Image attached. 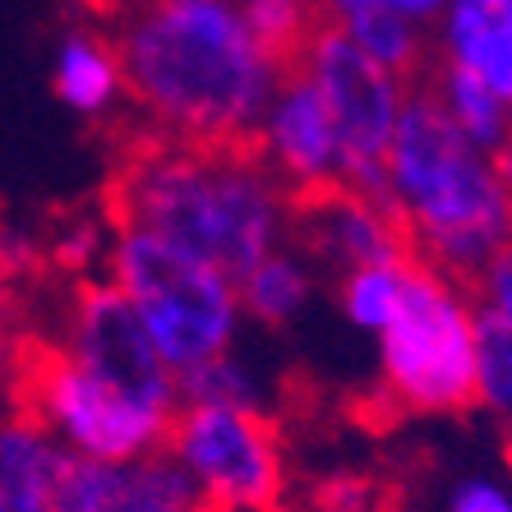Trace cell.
Wrapping results in <instances>:
<instances>
[{
    "mask_svg": "<svg viewBox=\"0 0 512 512\" xmlns=\"http://www.w3.org/2000/svg\"><path fill=\"white\" fill-rule=\"evenodd\" d=\"M236 10H240V19H245V28H250L282 65H291V60L305 51V42L323 28L319 0H236Z\"/></svg>",
    "mask_w": 512,
    "mask_h": 512,
    "instance_id": "obj_20",
    "label": "cell"
},
{
    "mask_svg": "<svg viewBox=\"0 0 512 512\" xmlns=\"http://www.w3.org/2000/svg\"><path fill=\"white\" fill-rule=\"evenodd\" d=\"M365 5H388V10L406 14V19H416V24H434L443 10V0H319L323 24H342L346 14L365 10Z\"/></svg>",
    "mask_w": 512,
    "mask_h": 512,
    "instance_id": "obj_29",
    "label": "cell"
},
{
    "mask_svg": "<svg viewBox=\"0 0 512 512\" xmlns=\"http://www.w3.org/2000/svg\"><path fill=\"white\" fill-rule=\"evenodd\" d=\"M176 512H217V508H208V503H185V508H176Z\"/></svg>",
    "mask_w": 512,
    "mask_h": 512,
    "instance_id": "obj_31",
    "label": "cell"
},
{
    "mask_svg": "<svg viewBox=\"0 0 512 512\" xmlns=\"http://www.w3.org/2000/svg\"><path fill=\"white\" fill-rule=\"evenodd\" d=\"M411 268H416V254H393V259L379 263H360V268H346L333 277V296L342 319L356 328V333L379 337L388 328V319L397 314L406 296V282H411Z\"/></svg>",
    "mask_w": 512,
    "mask_h": 512,
    "instance_id": "obj_19",
    "label": "cell"
},
{
    "mask_svg": "<svg viewBox=\"0 0 512 512\" xmlns=\"http://www.w3.org/2000/svg\"><path fill=\"white\" fill-rule=\"evenodd\" d=\"M107 250H111V222L107 217H84V222H70V227L56 231V240L47 245V263L56 273L84 282V277H97L93 268L107 263Z\"/></svg>",
    "mask_w": 512,
    "mask_h": 512,
    "instance_id": "obj_23",
    "label": "cell"
},
{
    "mask_svg": "<svg viewBox=\"0 0 512 512\" xmlns=\"http://www.w3.org/2000/svg\"><path fill=\"white\" fill-rule=\"evenodd\" d=\"M227 512H282V503L277 508H227Z\"/></svg>",
    "mask_w": 512,
    "mask_h": 512,
    "instance_id": "obj_32",
    "label": "cell"
},
{
    "mask_svg": "<svg viewBox=\"0 0 512 512\" xmlns=\"http://www.w3.org/2000/svg\"><path fill=\"white\" fill-rule=\"evenodd\" d=\"M143 130L180 143H250L286 65L236 0H125L107 19Z\"/></svg>",
    "mask_w": 512,
    "mask_h": 512,
    "instance_id": "obj_1",
    "label": "cell"
},
{
    "mask_svg": "<svg viewBox=\"0 0 512 512\" xmlns=\"http://www.w3.org/2000/svg\"><path fill=\"white\" fill-rule=\"evenodd\" d=\"M102 273L130 296L157 356L167 360L176 379L236 351L240 328H245L236 277L217 273L213 263L194 259L148 231L111 227Z\"/></svg>",
    "mask_w": 512,
    "mask_h": 512,
    "instance_id": "obj_5",
    "label": "cell"
},
{
    "mask_svg": "<svg viewBox=\"0 0 512 512\" xmlns=\"http://www.w3.org/2000/svg\"><path fill=\"white\" fill-rule=\"evenodd\" d=\"M291 240L310 254L319 273L333 277L346 268H360V263L406 254V236L397 217L388 213V203L370 190H351V185H333L310 199H296Z\"/></svg>",
    "mask_w": 512,
    "mask_h": 512,
    "instance_id": "obj_11",
    "label": "cell"
},
{
    "mask_svg": "<svg viewBox=\"0 0 512 512\" xmlns=\"http://www.w3.org/2000/svg\"><path fill=\"white\" fill-rule=\"evenodd\" d=\"M171 462L185 471L194 503L277 508L291 489L286 439L259 406H180L167 434Z\"/></svg>",
    "mask_w": 512,
    "mask_h": 512,
    "instance_id": "obj_7",
    "label": "cell"
},
{
    "mask_svg": "<svg viewBox=\"0 0 512 512\" xmlns=\"http://www.w3.org/2000/svg\"><path fill=\"white\" fill-rule=\"evenodd\" d=\"M24 323H19V286L0 273V393H10L19 356H24Z\"/></svg>",
    "mask_w": 512,
    "mask_h": 512,
    "instance_id": "obj_27",
    "label": "cell"
},
{
    "mask_svg": "<svg viewBox=\"0 0 512 512\" xmlns=\"http://www.w3.org/2000/svg\"><path fill=\"white\" fill-rule=\"evenodd\" d=\"M70 453L19 406L0 411V512H51V489Z\"/></svg>",
    "mask_w": 512,
    "mask_h": 512,
    "instance_id": "obj_15",
    "label": "cell"
},
{
    "mask_svg": "<svg viewBox=\"0 0 512 512\" xmlns=\"http://www.w3.org/2000/svg\"><path fill=\"white\" fill-rule=\"evenodd\" d=\"M51 88L60 107L79 120L120 116L130 93H125V65L107 24H74L60 33L56 56H51Z\"/></svg>",
    "mask_w": 512,
    "mask_h": 512,
    "instance_id": "obj_14",
    "label": "cell"
},
{
    "mask_svg": "<svg viewBox=\"0 0 512 512\" xmlns=\"http://www.w3.org/2000/svg\"><path fill=\"white\" fill-rule=\"evenodd\" d=\"M466 291H471L476 314H485V319L512 328V240L485 263V268H480L476 277H471V282H466Z\"/></svg>",
    "mask_w": 512,
    "mask_h": 512,
    "instance_id": "obj_24",
    "label": "cell"
},
{
    "mask_svg": "<svg viewBox=\"0 0 512 512\" xmlns=\"http://www.w3.org/2000/svg\"><path fill=\"white\" fill-rule=\"evenodd\" d=\"M314 512H379V485L356 471H337L314 485Z\"/></svg>",
    "mask_w": 512,
    "mask_h": 512,
    "instance_id": "obj_26",
    "label": "cell"
},
{
    "mask_svg": "<svg viewBox=\"0 0 512 512\" xmlns=\"http://www.w3.org/2000/svg\"><path fill=\"white\" fill-rule=\"evenodd\" d=\"M420 88L439 102L448 125L466 143H476L485 153H499V143L512 130V107L494 88H485L476 74L457 70V65H443V60H429V70L420 74Z\"/></svg>",
    "mask_w": 512,
    "mask_h": 512,
    "instance_id": "obj_17",
    "label": "cell"
},
{
    "mask_svg": "<svg viewBox=\"0 0 512 512\" xmlns=\"http://www.w3.org/2000/svg\"><path fill=\"white\" fill-rule=\"evenodd\" d=\"M379 199L397 217L406 250L457 282H471L512 240V190L494 153L466 143L420 84L406 93L383 157Z\"/></svg>",
    "mask_w": 512,
    "mask_h": 512,
    "instance_id": "obj_3",
    "label": "cell"
},
{
    "mask_svg": "<svg viewBox=\"0 0 512 512\" xmlns=\"http://www.w3.org/2000/svg\"><path fill=\"white\" fill-rule=\"evenodd\" d=\"M476 411L512 434V328L476 314Z\"/></svg>",
    "mask_w": 512,
    "mask_h": 512,
    "instance_id": "obj_21",
    "label": "cell"
},
{
    "mask_svg": "<svg viewBox=\"0 0 512 512\" xmlns=\"http://www.w3.org/2000/svg\"><path fill=\"white\" fill-rule=\"evenodd\" d=\"M494 167H499V176L508 180V190H512V130H508V139L499 143V153H494Z\"/></svg>",
    "mask_w": 512,
    "mask_h": 512,
    "instance_id": "obj_30",
    "label": "cell"
},
{
    "mask_svg": "<svg viewBox=\"0 0 512 512\" xmlns=\"http://www.w3.org/2000/svg\"><path fill=\"white\" fill-rule=\"evenodd\" d=\"M429 42L434 60L476 74L512 107V0H443Z\"/></svg>",
    "mask_w": 512,
    "mask_h": 512,
    "instance_id": "obj_13",
    "label": "cell"
},
{
    "mask_svg": "<svg viewBox=\"0 0 512 512\" xmlns=\"http://www.w3.org/2000/svg\"><path fill=\"white\" fill-rule=\"evenodd\" d=\"M51 346L134 402L180 411V379L157 356L139 310L107 273L74 282L70 300H65V319H60V337Z\"/></svg>",
    "mask_w": 512,
    "mask_h": 512,
    "instance_id": "obj_9",
    "label": "cell"
},
{
    "mask_svg": "<svg viewBox=\"0 0 512 512\" xmlns=\"http://www.w3.org/2000/svg\"><path fill=\"white\" fill-rule=\"evenodd\" d=\"M443 512H512V471H466Z\"/></svg>",
    "mask_w": 512,
    "mask_h": 512,
    "instance_id": "obj_25",
    "label": "cell"
},
{
    "mask_svg": "<svg viewBox=\"0 0 512 512\" xmlns=\"http://www.w3.org/2000/svg\"><path fill=\"white\" fill-rule=\"evenodd\" d=\"M337 28H342L365 56L379 60L383 70H393L406 84H420V74H425L429 60H434L429 24H416V19H406V14L388 10V5H365V10L346 14Z\"/></svg>",
    "mask_w": 512,
    "mask_h": 512,
    "instance_id": "obj_18",
    "label": "cell"
},
{
    "mask_svg": "<svg viewBox=\"0 0 512 512\" xmlns=\"http://www.w3.org/2000/svg\"><path fill=\"white\" fill-rule=\"evenodd\" d=\"M107 222L167 240L217 273L240 277L291 240L296 199L250 143H180L143 134L120 153Z\"/></svg>",
    "mask_w": 512,
    "mask_h": 512,
    "instance_id": "obj_2",
    "label": "cell"
},
{
    "mask_svg": "<svg viewBox=\"0 0 512 512\" xmlns=\"http://www.w3.org/2000/svg\"><path fill=\"white\" fill-rule=\"evenodd\" d=\"M180 406H259L268 411V388L240 351L208 360L199 370L180 374Z\"/></svg>",
    "mask_w": 512,
    "mask_h": 512,
    "instance_id": "obj_22",
    "label": "cell"
},
{
    "mask_svg": "<svg viewBox=\"0 0 512 512\" xmlns=\"http://www.w3.org/2000/svg\"><path fill=\"white\" fill-rule=\"evenodd\" d=\"M10 402L33 416L70 457H148L167 448L176 411L134 402L120 388L93 379L51 342H24L19 370L10 383Z\"/></svg>",
    "mask_w": 512,
    "mask_h": 512,
    "instance_id": "obj_6",
    "label": "cell"
},
{
    "mask_svg": "<svg viewBox=\"0 0 512 512\" xmlns=\"http://www.w3.org/2000/svg\"><path fill=\"white\" fill-rule=\"evenodd\" d=\"M42 263H47V250H42L33 236H24V231L10 227V222H0V273L19 286V277L37 273Z\"/></svg>",
    "mask_w": 512,
    "mask_h": 512,
    "instance_id": "obj_28",
    "label": "cell"
},
{
    "mask_svg": "<svg viewBox=\"0 0 512 512\" xmlns=\"http://www.w3.org/2000/svg\"><path fill=\"white\" fill-rule=\"evenodd\" d=\"M194 503V489L171 453L148 457H70L51 489V512H176Z\"/></svg>",
    "mask_w": 512,
    "mask_h": 512,
    "instance_id": "obj_12",
    "label": "cell"
},
{
    "mask_svg": "<svg viewBox=\"0 0 512 512\" xmlns=\"http://www.w3.org/2000/svg\"><path fill=\"white\" fill-rule=\"evenodd\" d=\"M250 148L291 190V199H310L342 185V143H337L328 102L296 65H286V74L277 79L250 134Z\"/></svg>",
    "mask_w": 512,
    "mask_h": 512,
    "instance_id": "obj_10",
    "label": "cell"
},
{
    "mask_svg": "<svg viewBox=\"0 0 512 512\" xmlns=\"http://www.w3.org/2000/svg\"><path fill=\"white\" fill-rule=\"evenodd\" d=\"M291 65L328 102L337 143H342V185L379 194L383 157H388V143L397 134L406 93L416 84L383 70L379 60L365 56L337 24H323Z\"/></svg>",
    "mask_w": 512,
    "mask_h": 512,
    "instance_id": "obj_8",
    "label": "cell"
},
{
    "mask_svg": "<svg viewBox=\"0 0 512 512\" xmlns=\"http://www.w3.org/2000/svg\"><path fill=\"white\" fill-rule=\"evenodd\" d=\"M374 342L388 411L411 420L476 411V305L466 282L416 259L402 305Z\"/></svg>",
    "mask_w": 512,
    "mask_h": 512,
    "instance_id": "obj_4",
    "label": "cell"
},
{
    "mask_svg": "<svg viewBox=\"0 0 512 512\" xmlns=\"http://www.w3.org/2000/svg\"><path fill=\"white\" fill-rule=\"evenodd\" d=\"M236 296H240L245 323L291 328L296 319H305V310L319 296V268H314L310 254L300 250L296 240H286V245L268 250L259 263H250L236 277Z\"/></svg>",
    "mask_w": 512,
    "mask_h": 512,
    "instance_id": "obj_16",
    "label": "cell"
}]
</instances>
